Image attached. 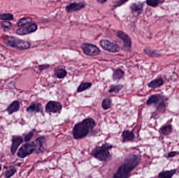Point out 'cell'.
<instances>
[{"mask_svg":"<svg viewBox=\"0 0 179 178\" xmlns=\"http://www.w3.org/2000/svg\"><path fill=\"white\" fill-rule=\"evenodd\" d=\"M140 160L141 157L137 155H131L127 157L112 178H129L130 173L139 164Z\"/></svg>","mask_w":179,"mask_h":178,"instance_id":"1","label":"cell"},{"mask_svg":"<svg viewBox=\"0 0 179 178\" xmlns=\"http://www.w3.org/2000/svg\"><path fill=\"white\" fill-rule=\"evenodd\" d=\"M96 125L95 122L92 118L85 119L75 125L72 133L75 139L78 140L86 137Z\"/></svg>","mask_w":179,"mask_h":178,"instance_id":"2","label":"cell"},{"mask_svg":"<svg viewBox=\"0 0 179 178\" xmlns=\"http://www.w3.org/2000/svg\"><path fill=\"white\" fill-rule=\"evenodd\" d=\"M113 148V146L109 144L105 143L104 145L96 147L91 153V155L102 162H107L112 158L110 151Z\"/></svg>","mask_w":179,"mask_h":178,"instance_id":"3","label":"cell"},{"mask_svg":"<svg viewBox=\"0 0 179 178\" xmlns=\"http://www.w3.org/2000/svg\"><path fill=\"white\" fill-rule=\"evenodd\" d=\"M4 42L7 45L18 50H24L30 48L31 43L27 41L23 40L14 37H8L4 39Z\"/></svg>","mask_w":179,"mask_h":178,"instance_id":"4","label":"cell"},{"mask_svg":"<svg viewBox=\"0 0 179 178\" xmlns=\"http://www.w3.org/2000/svg\"><path fill=\"white\" fill-rule=\"evenodd\" d=\"M36 147L34 142L31 143H27L22 146L21 149H19L17 153V156L20 158H25L27 156L32 154L35 151Z\"/></svg>","mask_w":179,"mask_h":178,"instance_id":"5","label":"cell"},{"mask_svg":"<svg viewBox=\"0 0 179 178\" xmlns=\"http://www.w3.org/2000/svg\"><path fill=\"white\" fill-rule=\"evenodd\" d=\"M81 48L82 49L84 53L87 55H97L101 53V51L99 48L90 43H83L81 45Z\"/></svg>","mask_w":179,"mask_h":178,"instance_id":"6","label":"cell"},{"mask_svg":"<svg viewBox=\"0 0 179 178\" xmlns=\"http://www.w3.org/2000/svg\"><path fill=\"white\" fill-rule=\"evenodd\" d=\"M100 44L104 50L109 52L116 53L120 51V47L117 44L107 40H102L100 42Z\"/></svg>","mask_w":179,"mask_h":178,"instance_id":"7","label":"cell"},{"mask_svg":"<svg viewBox=\"0 0 179 178\" xmlns=\"http://www.w3.org/2000/svg\"><path fill=\"white\" fill-rule=\"evenodd\" d=\"M37 29V25L35 23H32L19 28L16 30V34L19 35H25L35 32Z\"/></svg>","mask_w":179,"mask_h":178,"instance_id":"8","label":"cell"},{"mask_svg":"<svg viewBox=\"0 0 179 178\" xmlns=\"http://www.w3.org/2000/svg\"><path fill=\"white\" fill-rule=\"evenodd\" d=\"M62 109V104L57 101H49L46 105V111L47 113H59Z\"/></svg>","mask_w":179,"mask_h":178,"instance_id":"9","label":"cell"},{"mask_svg":"<svg viewBox=\"0 0 179 178\" xmlns=\"http://www.w3.org/2000/svg\"><path fill=\"white\" fill-rule=\"evenodd\" d=\"M147 103L148 105H157L159 106H163V105H164L163 97L159 94L153 95L150 97L148 100H147Z\"/></svg>","mask_w":179,"mask_h":178,"instance_id":"10","label":"cell"},{"mask_svg":"<svg viewBox=\"0 0 179 178\" xmlns=\"http://www.w3.org/2000/svg\"><path fill=\"white\" fill-rule=\"evenodd\" d=\"M86 5V3L83 2H73L70 3L66 6V10L68 12H72L75 11H79L81 9L83 8Z\"/></svg>","mask_w":179,"mask_h":178,"instance_id":"11","label":"cell"},{"mask_svg":"<svg viewBox=\"0 0 179 178\" xmlns=\"http://www.w3.org/2000/svg\"><path fill=\"white\" fill-rule=\"evenodd\" d=\"M117 36L118 37H119L122 40H123L125 47L127 49H131V40L129 36L122 31H117Z\"/></svg>","mask_w":179,"mask_h":178,"instance_id":"12","label":"cell"},{"mask_svg":"<svg viewBox=\"0 0 179 178\" xmlns=\"http://www.w3.org/2000/svg\"><path fill=\"white\" fill-rule=\"evenodd\" d=\"M46 138L44 137H39L36 138L34 142L35 143L36 150L35 152L36 153H41L44 151V145L45 143Z\"/></svg>","mask_w":179,"mask_h":178,"instance_id":"13","label":"cell"},{"mask_svg":"<svg viewBox=\"0 0 179 178\" xmlns=\"http://www.w3.org/2000/svg\"><path fill=\"white\" fill-rule=\"evenodd\" d=\"M27 111L29 113H37L43 111V107L39 103H33L27 108Z\"/></svg>","mask_w":179,"mask_h":178,"instance_id":"14","label":"cell"},{"mask_svg":"<svg viewBox=\"0 0 179 178\" xmlns=\"http://www.w3.org/2000/svg\"><path fill=\"white\" fill-rule=\"evenodd\" d=\"M23 142V139L19 136L14 138L12 140V145L11 146V153L12 154H15L16 150L18 149L19 146Z\"/></svg>","mask_w":179,"mask_h":178,"instance_id":"15","label":"cell"},{"mask_svg":"<svg viewBox=\"0 0 179 178\" xmlns=\"http://www.w3.org/2000/svg\"><path fill=\"white\" fill-rule=\"evenodd\" d=\"M122 136L123 142L131 141V140H134L135 138L134 133L129 130L124 131L122 133Z\"/></svg>","mask_w":179,"mask_h":178,"instance_id":"16","label":"cell"},{"mask_svg":"<svg viewBox=\"0 0 179 178\" xmlns=\"http://www.w3.org/2000/svg\"><path fill=\"white\" fill-rule=\"evenodd\" d=\"M20 107V103L18 101H14L7 108V111L9 114H12L19 110Z\"/></svg>","mask_w":179,"mask_h":178,"instance_id":"17","label":"cell"},{"mask_svg":"<svg viewBox=\"0 0 179 178\" xmlns=\"http://www.w3.org/2000/svg\"><path fill=\"white\" fill-rule=\"evenodd\" d=\"M164 83L163 79L161 77H159L158 78H156L154 79L153 81H151L150 83L148 84V86L150 88H155L158 87H160Z\"/></svg>","mask_w":179,"mask_h":178,"instance_id":"18","label":"cell"},{"mask_svg":"<svg viewBox=\"0 0 179 178\" xmlns=\"http://www.w3.org/2000/svg\"><path fill=\"white\" fill-rule=\"evenodd\" d=\"M176 172V170H169V171H164L159 173L158 175V178H172V176L174 175Z\"/></svg>","mask_w":179,"mask_h":178,"instance_id":"19","label":"cell"},{"mask_svg":"<svg viewBox=\"0 0 179 178\" xmlns=\"http://www.w3.org/2000/svg\"><path fill=\"white\" fill-rule=\"evenodd\" d=\"M32 23V19L30 17H25L19 20L17 23V25L19 27H24Z\"/></svg>","mask_w":179,"mask_h":178,"instance_id":"20","label":"cell"},{"mask_svg":"<svg viewBox=\"0 0 179 178\" xmlns=\"http://www.w3.org/2000/svg\"><path fill=\"white\" fill-rule=\"evenodd\" d=\"M124 74V72L121 69H117L114 71L113 75V78L114 80H118L122 78Z\"/></svg>","mask_w":179,"mask_h":178,"instance_id":"21","label":"cell"},{"mask_svg":"<svg viewBox=\"0 0 179 178\" xmlns=\"http://www.w3.org/2000/svg\"><path fill=\"white\" fill-rule=\"evenodd\" d=\"M142 7L143 5L142 4L134 3L131 5V10L134 12L140 13L142 10Z\"/></svg>","mask_w":179,"mask_h":178,"instance_id":"22","label":"cell"},{"mask_svg":"<svg viewBox=\"0 0 179 178\" xmlns=\"http://www.w3.org/2000/svg\"><path fill=\"white\" fill-rule=\"evenodd\" d=\"M172 131V127L171 125H164L161 128V131L163 135H167L170 134Z\"/></svg>","mask_w":179,"mask_h":178,"instance_id":"23","label":"cell"},{"mask_svg":"<svg viewBox=\"0 0 179 178\" xmlns=\"http://www.w3.org/2000/svg\"><path fill=\"white\" fill-rule=\"evenodd\" d=\"M102 108L104 110H107L111 107L112 105V100L110 98H105L103 100L102 103Z\"/></svg>","mask_w":179,"mask_h":178,"instance_id":"24","label":"cell"},{"mask_svg":"<svg viewBox=\"0 0 179 178\" xmlns=\"http://www.w3.org/2000/svg\"><path fill=\"white\" fill-rule=\"evenodd\" d=\"M92 86V84L91 83H84L82 84H81L79 86L78 88V92H82L85 90L86 89H88L90 87H91Z\"/></svg>","mask_w":179,"mask_h":178,"instance_id":"25","label":"cell"},{"mask_svg":"<svg viewBox=\"0 0 179 178\" xmlns=\"http://www.w3.org/2000/svg\"><path fill=\"white\" fill-rule=\"evenodd\" d=\"M56 73L57 77L59 78H64V77L67 75L66 71L64 70V69H62V68H60V69H59V70H57L56 71Z\"/></svg>","mask_w":179,"mask_h":178,"instance_id":"26","label":"cell"},{"mask_svg":"<svg viewBox=\"0 0 179 178\" xmlns=\"http://www.w3.org/2000/svg\"><path fill=\"white\" fill-rule=\"evenodd\" d=\"M123 87V85H122L112 86H111L110 87V89H109V92H110V93H112V92H118L120 91L121 89H122Z\"/></svg>","mask_w":179,"mask_h":178,"instance_id":"27","label":"cell"},{"mask_svg":"<svg viewBox=\"0 0 179 178\" xmlns=\"http://www.w3.org/2000/svg\"><path fill=\"white\" fill-rule=\"evenodd\" d=\"M0 18L2 20L12 21L13 20V15L11 14H3L0 15Z\"/></svg>","mask_w":179,"mask_h":178,"instance_id":"28","label":"cell"},{"mask_svg":"<svg viewBox=\"0 0 179 178\" xmlns=\"http://www.w3.org/2000/svg\"><path fill=\"white\" fill-rule=\"evenodd\" d=\"M163 1H157V0H148L147 1V4L148 5L152 6V7H156L158 6L160 3H162Z\"/></svg>","mask_w":179,"mask_h":178,"instance_id":"29","label":"cell"},{"mask_svg":"<svg viewBox=\"0 0 179 178\" xmlns=\"http://www.w3.org/2000/svg\"><path fill=\"white\" fill-rule=\"evenodd\" d=\"M16 169L15 168H12L10 170H8L5 173V177L6 178H10L14 175V173H16Z\"/></svg>","mask_w":179,"mask_h":178,"instance_id":"30","label":"cell"},{"mask_svg":"<svg viewBox=\"0 0 179 178\" xmlns=\"http://www.w3.org/2000/svg\"><path fill=\"white\" fill-rule=\"evenodd\" d=\"M2 25L3 27L6 28H10L12 27V24L11 23L8 21H4L2 23Z\"/></svg>","mask_w":179,"mask_h":178,"instance_id":"31","label":"cell"},{"mask_svg":"<svg viewBox=\"0 0 179 178\" xmlns=\"http://www.w3.org/2000/svg\"><path fill=\"white\" fill-rule=\"evenodd\" d=\"M33 134H34V132H33L32 131L29 133L25 136V138H24V140H25V142H28V141H30V139L32 138Z\"/></svg>","mask_w":179,"mask_h":178,"instance_id":"32","label":"cell"},{"mask_svg":"<svg viewBox=\"0 0 179 178\" xmlns=\"http://www.w3.org/2000/svg\"><path fill=\"white\" fill-rule=\"evenodd\" d=\"M176 154H178V152L172 151V152H170V153H169L168 157H173L175 156Z\"/></svg>","mask_w":179,"mask_h":178,"instance_id":"33","label":"cell"},{"mask_svg":"<svg viewBox=\"0 0 179 178\" xmlns=\"http://www.w3.org/2000/svg\"><path fill=\"white\" fill-rule=\"evenodd\" d=\"M49 65H41V66H39V69L40 70H45V69H46V68H49Z\"/></svg>","mask_w":179,"mask_h":178,"instance_id":"34","label":"cell"},{"mask_svg":"<svg viewBox=\"0 0 179 178\" xmlns=\"http://www.w3.org/2000/svg\"><path fill=\"white\" fill-rule=\"evenodd\" d=\"M97 2L101 4H103V3H105L106 1V0H97Z\"/></svg>","mask_w":179,"mask_h":178,"instance_id":"35","label":"cell"},{"mask_svg":"<svg viewBox=\"0 0 179 178\" xmlns=\"http://www.w3.org/2000/svg\"><path fill=\"white\" fill-rule=\"evenodd\" d=\"M1 169V165H0V170Z\"/></svg>","mask_w":179,"mask_h":178,"instance_id":"36","label":"cell"}]
</instances>
